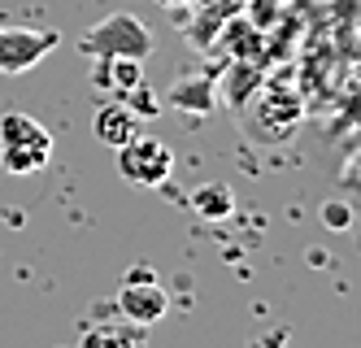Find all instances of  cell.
<instances>
[{"mask_svg": "<svg viewBox=\"0 0 361 348\" xmlns=\"http://www.w3.org/2000/svg\"><path fill=\"white\" fill-rule=\"evenodd\" d=\"M53 162V136L31 114L0 118V166L9 174H39Z\"/></svg>", "mask_w": 361, "mask_h": 348, "instance_id": "6da1fadb", "label": "cell"}, {"mask_svg": "<svg viewBox=\"0 0 361 348\" xmlns=\"http://www.w3.org/2000/svg\"><path fill=\"white\" fill-rule=\"evenodd\" d=\"M87 57H135V61H144V57H152V48H157V40H152V31L135 18V13H109L105 22H96L92 31L83 35V44H79Z\"/></svg>", "mask_w": 361, "mask_h": 348, "instance_id": "7a4b0ae2", "label": "cell"}, {"mask_svg": "<svg viewBox=\"0 0 361 348\" xmlns=\"http://www.w3.org/2000/svg\"><path fill=\"white\" fill-rule=\"evenodd\" d=\"M61 44L53 26H9L0 22V74H27Z\"/></svg>", "mask_w": 361, "mask_h": 348, "instance_id": "3957f363", "label": "cell"}, {"mask_svg": "<svg viewBox=\"0 0 361 348\" xmlns=\"http://www.w3.org/2000/svg\"><path fill=\"white\" fill-rule=\"evenodd\" d=\"M174 170V152L157 136H135L118 148V174L140 187H161Z\"/></svg>", "mask_w": 361, "mask_h": 348, "instance_id": "277c9868", "label": "cell"}, {"mask_svg": "<svg viewBox=\"0 0 361 348\" xmlns=\"http://www.w3.org/2000/svg\"><path fill=\"white\" fill-rule=\"evenodd\" d=\"M166 309H170V292L157 283V275H152L148 265H135V270L126 275L122 292H118V313L135 327H152V323L166 318Z\"/></svg>", "mask_w": 361, "mask_h": 348, "instance_id": "5b68a950", "label": "cell"}, {"mask_svg": "<svg viewBox=\"0 0 361 348\" xmlns=\"http://www.w3.org/2000/svg\"><path fill=\"white\" fill-rule=\"evenodd\" d=\"M96 88L105 92V100H126L144 83V61L135 57H96Z\"/></svg>", "mask_w": 361, "mask_h": 348, "instance_id": "8992f818", "label": "cell"}, {"mask_svg": "<svg viewBox=\"0 0 361 348\" xmlns=\"http://www.w3.org/2000/svg\"><path fill=\"white\" fill-rule=\"evenodd\" d=\"M92 131H96V140H100V144L122 148L126 140H135V136H140V118L131 114V104L105 100V104H100V109L92 114Z\"/></svg>", "mask_w": 361, "mask_h": 348, "instance_id": "52a82bcc", "label": "cell"}, {"mask_svg": "<svg viewBox=\"0 0 361 348\" xmlns=\"http://www.w3.org/2000/svg\"><path fill=\"white\" fill-rule=\"evenodd\" d=\"M79 348H148V331L126 318H100L83 331Z\"/></svg>", "mask_w": 361, "mask_h": 348, "instance_id": "ba28073f", "label": "cell"}, {"mask_svg": "<svg viewBox=\"0 0 361 348\" xmlns=\"http://www.w3.org/2000/svg\"><path fill=\"white\" fill-rule=\"evenodd\" d=\"M192 205L204 213V218H226L231 209H235V200H231V192L222 183H209V187H196L192 192Z\"/></svg>", "mask_w": 361, "mask_h": 348, "instance_id": "9c48e42d", "label": "cell"}, {"mask_svg": "<svg viewBox=\"0 0 361 348\" xmlns=\"http://www.w3.org/2000/svg\"><path fill=\"white\" fill-rule=\"evenodd\" d=\"M122 104H135V109H131L135 118H152V114H157V109H161V104H157V96H152V92H148L144 83H140V88H135L131 96H126Z\"/></svg>", "mask_w": 361, "mask_h": 348, "instance_id": "30bf717a", "label": "cell"}, {"mask_svg": "<svg viewBox=\"0 0 361 348\" xmlns=\"http://www.w3.org/2000/svg\"><path fill=\"white\" fill-rule=\"evenodd\" d=\"M157 5H170V9H178V5H192V0H157Z\"/></svg>", "mask_w": 361, "mask_h": 348, "instance_id": "8fae6325", "label": "cell"}]
</instances>
